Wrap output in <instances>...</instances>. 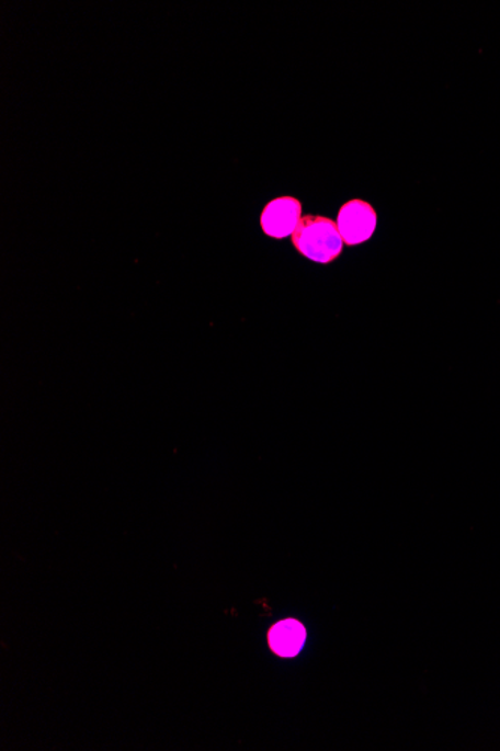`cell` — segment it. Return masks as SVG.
Masks as SVG:
<instances>
[{
    "label": "cell",
    "instance_id": "obj_1",
    "mask_svg": "<svg viewBox=\"0 0 500 751\" xmlns=\"http://www.w3.org/2000/svg\"><path fill=\"white\" fill-rule=\"evenodd\" d=\"M291 240L298 254L318 264L333 263L345 247L338 224L327 216H303Z\"/></svg>",
    "mask_w": 500,
    "mask_h": 751
},
{
    "label": "cell",
    "instance_id": "obj_2",
    "mask_svg": "<svg viewBox=\"0 0 500 751\" xmlns=\"http://www.w3.org/2000/svg\"><path fill=\"white\" fill-rule=\"evenodd\" d=\"M338 224L340 236L346 247H359L368 242L378 226V215L372 204L363 200H351L339 209Z\"/></svg>",
    "mask_w": 500,
    "mask_h": 751
},
{
    "label": "cell",
    "instance_id": "obj_3",
    "mask_svg": "<svg viewBox=\"0 0 500 751\" xmlns=\"http://www.w3.org/2000/svg\"><path fill=\"white\" fill-rule=\"evenodd\" d=\"M303 218L300 200L295 197H277L272 200L261 212L260 226L262 232L272 239H286L294 235Z\"/></svg>",
    "mask_w": 500,
    "mask_h": 751
},
{
    "label": "cell",
    "instance_id": "obj_4",
    "mask_svg": "<svg viewBox=\"0 0 500 751\" xmlns=\"http://www.w3.org/2000/svg\"><path fill=\"white\" fill-rule=\"evenodd\" d=\"M305 628L300 623L289 622L279 623L270 633V644L277 655L294 656L300 650L305 642Z\"/></svg>",
    "mask_w": 500,
    "mask_h": 751
}]
</instances>
